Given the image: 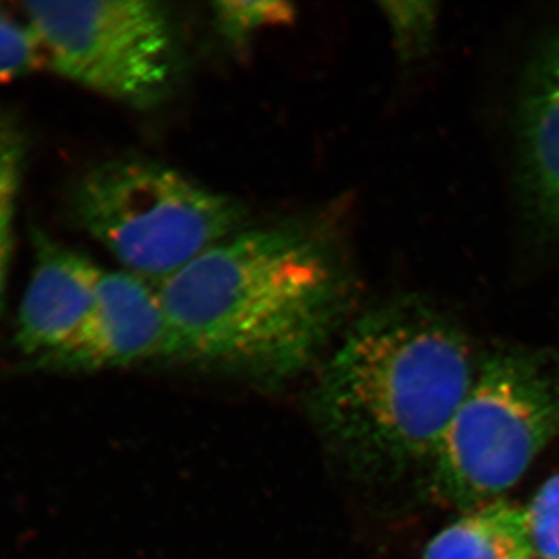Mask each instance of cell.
I'll list each match as a JSON object with an SVG mask.
<instances>
[{
  "instance_id": "cell-3",
  "label": "cell",
  "mask_w": 559,
  "mask_h": 559,
  "mask_svg": "<svg viewBox=\"0 0 559 559\" xmlns=\"http://www.w3.org/2000/svg\"><path fill=\"white\" fill-rule=\"evenodd\" d=\"M558 437L559 353L495 348L426 468L429 498L460 511L503 499Z\"/></svg>"
},
{
  "instance_id": "cell-8",
  "label": "cell",
  "mask_w": 559,
  "mask_h": 559,
  "mask_svg": "<svg viewBox=\"0 0 559 559\" xmlns=\"http://www.w3.org/2000/svg\"><path fill=\"white\" fill-rule=\"evenodd\" d=\"M516 154L530 223L559 242V31L540 44L522 79Z\"/></svg>"
},
{
  "instance_id": "cell-12",
  "label": "cell",
  "mask_w": 559,
  "mask_h": 559,
  "mask_svg": "<svg viewBox=\"0 0 559 559\" xmlns=\"http://www.w3.org/2000/svg\"><path fill=\"white\" fill-rule=\"evenodd\" d=\"M47 68L46 57L27 22L0 7V84L13 83Z\"/></svg>"
},
{
  "instance_id": "cell-5",
  "label": "cell",
  "mask_w": 559,
  "mask_h": 559,
  "mask_svg": "<svg viewBox=\"0 0 559 559\" xmlns=\"http://www.w3.org/2000/svg\"><path fill=\"white\" fill-rule=\"evenodd\" d=\"M47 68L79 86L146 109L175 83L178 46L165 7L153 0L21 3Z\"/></svg>"
},
{
  "instance_id": "cell-14",
  "label": "cell",
  "mask_w": 559,
  "mask_h": 559,
  "mask_svg": "<svg viewBox=\"0 0 559 559\" xmlns=\"http://www.w3.org/2000/svg\"><path fill=\"white\" fill-rule=\"evenodd\" d=\"M525 510L535 559H559V471L540 485Z\"/></svg>"
},
{
  "instance_id": "cell-9",
  "label": "cell",
  "mask_w": 559,
  "mask_h": 559,
  "mask_svg": "<svg viewBox=\"0 0 559 559\" xmlns=\"http://www.w3.org/2000/svg\"><path fill=\"white\" fill-rule=\"evenodd\" d=\"M421 559H535L527 510L498 499L462 511L429 540Z\"/></svg>"
},
{
  "instance_id": "cell-6",
  "label": "cell",
  "mask_w": 559,
  "mask_h": 559,
  "mask_svg": "<svg viewBox=\"0 0 559 559\" xmlns=\"http://www.w3.org/2000/svg\"><path fill=\"white\" fill-rule=\"evenodd\" d=\"M173 359L171 334L157 286L128 272H103L86 323L50 366L102 370Z\"/></svg>"
},
{
  "instance_id": "cell-15",
  "label": "cell",
  "mask_w": 559,
  "mask_h": 559,
  "mask_svg": "<svg viewBox=\"0 0 559 559\" xmlns=\"http://www.w3.org/2000/svg\"><path fill=\"white\" fill-rule=\"evenodd\" d=\"M13 235H0V314L5 305L7 288H9V275L11 253H13Z\"/></svg>"
},
{
  "instance_id": "cell-13",
  "label": "cell",
  "mask_w": 559,
  "mask_h": 559,
  "mask_svg": "<svg viewBox=\"0 0 559 559\" xmlns=\"http://www.w3.org/2000/svg\"><path fill=\"white\" fill-rule=\"evenodd\" d=\"M24 162V135L13 124L0 121V235L11 234Z\"/></svg>"
},
{
  "instance_id": "cell-4",
  "label": "cell",
  "mask_w": 559,
  "mask_h": 559,
  "mask_svg": "<svg viewBox=\"0 0 559 559\" xmlns=\"http://www.w3.org/2000/svg\"><path fill=\"white\" fill-rule=\"evenodd\" d=\"M70 212L124 272L154 286L248 227L240 201L145 159L92 167L73 186Z\"/></svg>"
},
{
  "instance_id": "cell-11",
  "label": "cell",
  "mask_w": 559,
  "mask_h": 559,
  "mask_svg": "<svg viewBox=\"0 0 559 559\" xmlns=\"http://www.w3.org/2000/svg\"><path fill=\"white\" fill-rule=\"evenodd\" d=\"M381 10L401 60L412 62L428 57L439 31V3L384 2Z\"/></svg>"
},
{
  "instance_id": "cell-2",
  "label": "cell",
  "mask_w": 559,
  "mask_h": 559,
  "mask_svg": "<svg viewBox=\"0 0 559 559\" xmlns=\"http://www.w3.org/2000/svg\"><path fill=\"white\" fill-rule=\"evenodd\" d=\"M477 364L457 320L421 296L392 297L348 323L320 371L316 417L364 476L428 468Z\"/></svg>"
},
{
  "instance_id": "cell-10",
  "label": "cell",
  "mask_w": 559,
  "mask_h": 559,
  "mask_svg": "<svg viewBox=\"0 0 559 559\" xmlns=\"http://www.w3.org/2000/svg\"><path fill=\"white\" fill-rule=\"evenodd\" d=\"M216 31L234 46H246L267 28L288 25L297 16L296 7L277 0H224L212 3Z\"/></svg>"
},
{
  "instance_id": "cell-7",
  "label": "cell",
  "mask_w": 559,
  "mask_h": 559,
  "mask_svg": "<svg viewBox=\"0 0 559 559\" xmlns=\"http://www.w3.org/2000/svg\"><path fill=\"white\" fill-rule=\"evenodd\" d=\"M103 272L83 253L36 235L35 266L16 325L25 356L50 366L70 347L90 318Z\"/></svg>"
},
{
  "instance_id": "cell-1",
  "label": "cell",
  "mask_w": 559,
  "mask_h": 559,
  "mask_svg": "<svg viewBox=\"0 0 559 559\" xmlns=\"http://www.w3.org/2000/svg\"><path fill=\"white\" fill-rule=\"evenodd\" d=\"M173 359L267 378L319 358L358 304L340 231L325 221L246 227L157 286Z\"/></svg>"
}]
</instances>
